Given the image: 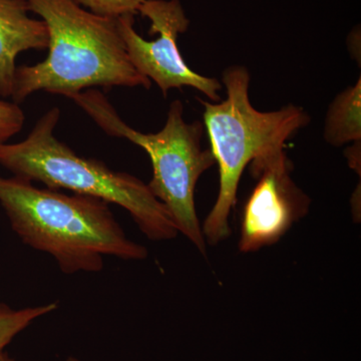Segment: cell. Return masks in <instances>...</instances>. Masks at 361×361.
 <instances>
[{
  "label": "cell",
  "instance_id": "6da1fadb",
  "mask_svg": "<svg viewBox=\"0 0 361 361\" xmlns=\"http://www.w3.org/2000/svg\"><path fill=\"white\" fill-rule=\"evenodd\" d=\"M0 205L21 241L54 257L65 274L103 270L104 256L144 260L146 247L128 238L110 204L0 176Z\"/></svg>",
  "mask_w": 361,
  "mask_h": 361
},
{
  "label": "cell",
  "instance_id": "7a4b0ae2",
  "mask_svg": "<svg viewBox=\"0 0 361 361\" xmlns=\"http://www.w3.org/2000/svg\"><path fill=\"white\" fill-rule=\"evenodd\" d=\"M49 32L42 63L18 66L13 103L39 90L71 97L94 87H144L152 82L130 63L118 18L97 16L75 0H26Z\"/></svg>",
  "mask_w": 361,
  "mask_h": 361
},
{
  "label": "cell",
  "instance_id": "3957f363",
  "mask_svg": "<svg viewBox=\"0 0 361 361\" xmlns=\"http://www.w3.org/2000/svg\"><path fill=\"white\" fill-rule=\"evenodd\" d=\"M59 118L61 110L52 108L23 141L0 145V166L16 177L42 183L49 189H65L122 207L152 241L176 238L179 232L170 214L148 184L111 170L104 161L78 156L54 135Z\"/></svg>",
  "mask_w": 361,
  "mask_h": 361
},
{
  "label": "cell",
  "instance_id": "277c9868",
  "mask_svg": "<svg viewBox=\"0 0 361 361\" xmlns=\"http://www.w3.org/2000/svg\"><path fill=\"white\" fill-rule=\"evenodd\" d=\"M250 82L248 68L231 66L222 75L226 99L217 103L199 99L210 149L219 169L217 199L202 225L204 238L210 245H217L231 235L230 215L244 170L265 152L285 147L311 121L307 111L293 104L277 111L256 110L249 97Z\"/></svg>",
  "mask_w": 361,
  "mask_h": 361
},
{
  "label": "cell",
  "instance_id": "5b68a950",
  "mask_svg": "<svg viewBox=\"0 0 361 361\" xmlns=\"http://www.w3.org/2000/svg\"><path fill=\"white\" fill-rule=\"evenodd\" d=\"M71 99L106 134L123 137L145 149L153 167L149 189L166 207L178 232L206 257L207 243L196 212L195 191L201 176L216 163L211 149L202 147L203 123H187L182 102L176 99L163 129L156 134H144L123 122L99 90H85Z\"/></svg>",
  "mask_w": 361,
  "mask_h": 361
},
{
  "label": "cell",
  "instance_id": "8992f818",
  "mask_svg": "<svg viewBox=\"0 0 361 361\" xmlns=\"http://www.w3.org/2000/svg\"><path fill=\"white\" fill-rule=\"evenodd\" d=\"M137 13L151 21L149 35L159 37L152 42L142 39L135 30L132 14L118 18L126 51L135 70L155 82L165 97L169 90L190 87L205 94L212 103L221 101L219 80L191 70L180 54L178 37L187 32L190 20L180 0H144Z\"/></svg>",
  "mask_w": 361,
  "mask_h": 361
},
{
  "label": "cell",
  "instance_id": "52a82bcc",
  "mask_svg": "<svg viewBox=\"0 0 361 361\" xmlns=\"http://www.w3.org/2000/svg\"><path fill=\"white\" fill-rule=\"evenodd\" d=\"M257 180L242 213L239 250L252 253L277 243L310 212V196L291 177L293 164L285 147L265 152L250 163Z\"/></svg>",
  "mask_w": 361,
  "mask_h": 361
},
{
  "label": "cell",
  "instance_id": "ba28073f",
  "mask_svg": "<svg viewBox=\"0 0 361 361\" xmlns=\"http://www.w3.org/2000/svg\"><path fill=\"white\" fill-rule=\"evenodd\" d=\"M26 0H0V96L13 97L16 58L20 52L49 47V32L35 20Z\"/></svg>",
  "mask_w": 361,
  "mask_h": 361
},
{
  "label": "cell",
  "instance_id": "9c48e42d",
  "mask_svg": "<svg viewBox=\"0 0 361 361\" xmlns=\"http://www.w3.org/2000/svg\"><path fill=\"white\" fill-rule=\"evenodd\" d=\"M323 137L330 146L361 141V78L339 92L325 116Z\"/></svg>",
  "mask_w": 361,
  "mask_h": 361
},
{
  "label": "cell",
  "instance_id": "30bf717a",
  "mask_svg": "<svg viewBox=\"0 0 361 361\" xmlns=\"http://www.w3.org/2000/svg\"><path fill=\"white\" fill-rule=\"evenodd\" d=\"M58 303L14 310L0 303V353L13 341L14 337L27 329L37 318L58 310Z\"/></svg>",
  "mask_w": 361,
  "mask_h": 361
},
{
  "label": "cell",
  "instance_id": "8fae6325",
  "mask_svg": "<svg viewBox=\"0 0 361 361\" xmlns=\"http://www.w3.org/2000/svg\"><path fill=\"white\" fill-rule=\"evenodd\" d=\"M78 4L97 16L120 18L137 13L144 0H75Z\"/></svg>",
  "mask_w": 361,
  "mask_h": 361
},
{
  "label": "cell",
  "instance_id": "7c38bea8",
  "mask_svg": "<svg viewBox=\"0 0 361 361\" xmlns=\"http://www.w3.org/2000/svg\"><path fill=\"white\" fill-rule=\"evenodd\" d=\"M25 116L20 104L0 101V145L6 144L25 125Z\"/></svg>",
  "mask_w": 361,
  "mask_h": 361
},
{
  "label": "cell",
  "instance_id": "4fadbf2b",
  "mask_svg": "<svg viewBox=\"0 0 361 361\" xmlns=\"http://www.w3.org/2000/svg\"><path fill=\"white\" fill-rule=\"evenodd\" d=\"M360 156H361V141L353 142L345 149V157L348 159L349 167L353 169L360 177Z\"/></svg>",
  "mask_w": 361,
  "mask_h": 361
},
{
  "label": "cell",
  "instance_id": "5bb4252c",
  "mask_svg": "<svg viewBox=\"0 0 361 361\" xmlns=\"http://www.w3.org/2000/svg\"><path fill=\"white\" fill-rule=\"evenodd\" d=\"M360 39V37H358L357 39V33L356 32L351 33L348 37V42H353V44H348L349 54L356 61H358V63H360V52L357 51V39Z\"/></svg>",
  "mask_w": 361,
  "mask_h": 361
},
{
  "label": "cell",
  "instance_id": "9a60e30c",
  "mask_svg": "<svg viewBox=\"0 0 361 361\" xmlns=\"http://www.w3.org/2000/svg\"><path fill=\"white\" fill-rule=\"evenodd\" d=\"M0 361H16L13 360V358L11 357L8 355H6L4 351H2V353H0Z\"/></svg>",
  "mask_w": 361,
  "mask_h": 361
},
{
  "label": "cell",
  "instance_id": "2e32d148",
  "mask_svg": "<svg viewBox=\"0 0 361 361\" xmlns=\"http://www.w3.org/2000/svg\"><path fill=\"white\" fill-rule=\"evenodd\" d=\"M66 361H82L78 360V358L75 357V356H70V357L66 358Z\"/></svg>",
  "mask_w": 361,
  "mask_h": 361
}]
</instances>
